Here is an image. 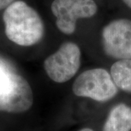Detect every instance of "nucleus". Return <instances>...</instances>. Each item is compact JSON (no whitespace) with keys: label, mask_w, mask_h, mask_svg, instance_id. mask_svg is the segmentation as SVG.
Here are the masks:
<instances>
[{"label":"nucleus","mask_w":131,"mask_h":131,"mask_svg":"<svg viewBox=\"0 0 131 131\" xmlns=\"http://www.w3.org/2000/svg\"><path fill=\"white\" fill-rule=\"evenodd\" d=\"M3 21L7 37L19 46H32L43 38L45 26L40 15L23 1H15L5 9Z\"/></svg>","instance_id":"f257e3e1"},{"label":"nucleus","mask_w":131,"mask_h":131,"mask_svg":"<svg viewBox=\"0 0 131 131\" xmlns=\"http://www.w3.org/2000/svg\"><path fill=\"white\" fill-rule=\"evenodd\" d=\"M34 103V93L21 75L0 67V112L21 114Z\"/></svg>","instance_id":"f03ea898"},{"label":"nucleus","mask_w":131,"mask_h":131,"mask_svg":"<svg viewBox=\"0 0 131 131\" xmlns=\"http://www.w3.org/2000/svg\"><path fill=\"white\" fill-rule=\"evenodd\" d=\"M72 91L78 97L105 102L117 95L118 88L108 71L95 68L80 74L72 84Z\"/></svg>","instance_id":"7ed1b4c3"},{"label":"nucleus","mask_w":131,"mask_h":131,"mask_svg":"<svg viewBox=\"0 0 131 131\" xmlns=\"http://www.w3.org/2000/svg\"><path fill=\"white\" fill-rule=\"evenodd\" d=\"M81 66V50L72 42L62 44L58 50L46 58L44 69L48 77L56 83H64L73 78Z\"/></svg>","instance_id":"20e7f679"},{"label":"nucleus","mask_w":131,"mask_h":131,"mask_svg":"<svg viewBox=\"0 0 131 131\" xmlns=\"http://www.w3.org/2000/svg\"><path fill=\"white\" fill-rule=\"evenodd\" d=\"M51 10L56 18L58 28L62 33L70 35L74 33L77 21L93 17L98 7L94 0H54Z\"/></svg>","instance_id":"39448f33"},{"label":"nucleus","mask_w":131,"mask_h":131,"mask_svg":"<svg viewBox=\"0 0 131 131\" xmlns=\"http://www.w3.org/2000/svg\"><path fill=\"white\" fill-rule=\"evenodd\" d=\"M103 51L118 60H131V20L117 19L107 24L102 31Z\"/></svg>","instance_id":"423d86ee"},{"label":"nucleus","mask_w":131,"mask_h":131,"mask_svg":"<svg viewBox=\"0 0 131 131\" xmlns=\"http://www.w3.org/2000/svg\"><path fill=\"white\" fill-rule=\"evenodd\" d=\"M131 108L119 103L111 109L104 122L102 131H130Z\"/></svg>","instance_id":"0eeeda50"},{"label":"nucleus","mask_w":131,"mask_h":131,"mask_svg":"<svg viewBox=\"0 0 131 131\" xmlns=\"http://www.w3.org/2000/svg\"><path fill=\"white\" fill-rule=\"evenodd\" d=\"M110 74L117 88L131 93V60L116 61L111 67Z\"/></svg>","instance_id":"6e6552de"},{"label":"nucleus","mask_w":131,"mask_h":131,"mask_svg":"<svg viewBox=\"0 0 131 131\" xmlns=\"http://www.w3.org/2000/svg\"><path fill=\"white\" fill-rule=\"evenodd\" d=\"M15 2V0H0V10L6 9Z\"/></svg>","instance_id":"1a4fd4ad"},{"label":"nucleus","mask_w":131,"mask_h":131,"mask_svg":"<svg viewBox=\"0 0 131 131\" xmlns=\"http://www.w3.org/2000/svg\"><path fill=\"white\" fill-rule=\"evenodd\" d=\"M124 2H125V4L127 6V7H129L130 8H131V0H122Z\"/></svg>","instance_id":"9d476101"},{"label":"nucleus","mask_w":131,"mask_h":131,"mask_svg":"<svg viewBox=\"0 0 131 131\" xmlns=\"http://www.w3.org/2000/svg\"><path fill=\"white\" fill-rule=\"evenodd\" d=\"M79 131H94L93 129H91V128H89V127H85V128H82V129H81Z\"/></svg>","instance_id":"9b49d317"}]
</instances>
